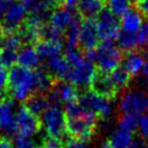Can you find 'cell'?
<instances>
[{
	"label": "cell",
	"mask_w": 148,
	"mask_h": 148,
	"mask_svg": "<svg viewBox=\"0 0 148 148\" xmlns=\"http://www.w3.org/2000/svg\"><path fill=\"white\" fill-rule=\"evenodd\" d=\"M139 0H130V2H134V3H137Z\"/></svg>",
	"instance_id": "bcb514c9"
},
{
	"label": "cell",
	"mask_w": 148,
	"mask_h": 148,
	"mask_svg": "<svg viewBox=\"0 0 148 148\" xmlns=\"http://www.w3.org/2000/svg\"><path fill=\"white\" fill-rule=\"evenodd\" d=\"M47 95L50 98L52 105L64 103L66 106L69 103L79 101V99L77 88L72 84L64 81H60V79L55 81L53 87Z\"/></svg>",
	"instance_id": "8fae6325"
},
{
	"label": "cell",
	"mask_w": 148,
	"mask_h": 148,
	"mask_svg": "<svg viewBox=\"0 0 148 148\" xmlns=\"http://www.w3.org/2000/svg\"><path fill=\"white\" fill-rule=\"evenodd\" d=\"M64 148H86V145L83 142L79 140H75V139L70 138L66 143H65Z\"/></svg>",
	"instance_id": "8d00e7d4"
},
{
	"label": "cell",
	"mask_w": 148,
	"mask_h": 148,
	"mask_svg": "<svg viewBox=\"0 0 148 148\" xmlns=\"http://www.w3.org/2000/svg\"><path fill=\"white\" fill-rule=\"evenodd\" d=\"M140 74H142V77H140L142 83L145 84L148 87V61L146 62V64H145V66H144V69Z\"/></svg>",
	"instance_id": "ab89813d"
},
{
	"label": "cell",
	"mask_w": 148,
	"mask_h": 148,
	"mask_svg": "<svg viewBox=\"0 0 148 148\" xmlns=\"http://www.w3.org/2000/svg\"><path fill=\"white\" fill-rule=\"evenodd\" d=\"M99 148H112V146H111L110 143L107 140V142H105V143H102L101 146H100Z\"/></svg>",
	"instance_id": "7bdbcfd3"
},
{
	"label": "cell",
	"mask_w": 148,
	"mask_h": 148,
	"mask_svg": "<svg viewBox=\"0 0 148 148\" xmlns=\"http://www.w3.org/2000/svg\"><path fill=\"white\" fill-rule=\"evenodd\" d=\"M77 16L79 15H76L72 10H68L65 8L58 9L53 11L50 15L48 25L53 29H56L57 32L63 34L72 25L74 21L77 18Z\"/></svg>",
	"instance_id": "2e32d148"
},
{
	"label": "cell",
	"mask_w": 148,
	"mask_h": 148,
	"mask_svg": "<svg viewBox=\"0 0 148 148\" xmlns=\"http://www.w3.org/2000/svg\"><path fill=\"white\" fill-rule=\"evenodd\" d=\"M133 134L122 130H116L108 140L112 148H127L133 142Z\"/></svg>",
	"instance_id": "d4e9b609"
},
{
	"label": "cell",
	"mask_w": 148,
	"mask_h": 148,
	"mask_svg": "<svg viewBox=\"0 0 148 148\" xmlns=\"http://www.w3.org/2000/svg\"><path fill=\"white\" fill-rule=\"evenodd\" d=\"M12 5H13V0H0V18L5 16Z\"/></svg>",
	"instance_id": "d590c367"
},
{
	"label": "cell",
	"mask_w": 148,
	"mask_h": 148,
	"mask_svg": "<svg viewBox=\"0 0 148 148\" xmlns=\"http://www.w3.org/2000/svg\"><path fill=\"white\" fill-rule=\"evenodd\" d=\"M122 51L114 42H102L96 48L95 63L100 72L110 74L122 63Z\"/></svg>",
	"instance_id": "5b68a950"
},
{
	"label": "cell",
	"mask_w": 148,
	"mask_h": 148,
	"mask_svg": "<svg viewBox=\"0 0 148 148\" xmlns=\"http://www.w3.org/2000/svg\"><path fill=\"white\" fill-rule=\"evenodd\" d=\"M0 148H13V143L5 136H0Z\"/></svg>",
	"instance_id": "f35d334b"
},
{
	"label": "cell",
	"mask_w": 148,
	"mask_h": 148,
	"mask_svg": "<svg viewBox=\"0 0 148 148\" xmlns=\"http://www.w3.org/2000/svg\"><path fill=\"white\" fill-rule=\"evenodd\" d=\"M64 59L69 64V72L65 82L72 84L75 87H90L97 72L95 64L87 60L76 49H68Z\"/></svg>",
	"instance_id": "3957f363"
},
{
	"label": "cell",
	"mask_w": 148,
	"mask_h": 148,
	"mask_svg": "<svg viewBox=\"0 0 148 148\" xmlns=\"http://www.w3.org/2000/svg\"><path fill=\"white\" fill-rule=\"evenodd\" d=\"M13 111V100L9 97H5L0 102V131H3L5 133L10 135L18 133L15 113Z\"/></svg>",
	"instance_id": "5bb4252c"
},
{
	"label": "cell",
	"mask_w": 148,
	"mask_h": 148,
	"mask_svg": "<svg viewBox=\"0 0 148 148\" xmlns=\"http://www.w3.org/2000/svg\"><path fill=\"white\" fill-rule=\"evenodd\" d=\"M22 37L18 33L5 35L0 44V63L8 68H12L18 60V51L22 45Z\"/></svg>",
	"instance_id": "ba28073f"
},
{
	"label": "cell",
	"mask_w": 148,
	"mask_h": 148,
	"mask_svg": "<svg viewBox=\"0 0 148 148\" xmlns=\"http://www.w3.org/2000/svg\"><path fill=\"white\" fill-rule=\"evenodd\" d=\"M146 55L148 56V45H147V46H146Z\"/></svg>",
	"instance_id": "c3c4849f"
},
{
	"label": "cell",
	"mask_w": 148,
	"mask_h": 148,
	"mask_svg": "<svg viewBox=\"0 0 148 148\" xmlns=\"http://www.w3.org/2000/svg\"><path fill=\"white\" fill-rule=\"evenodd\" d=\"M119 110L122 114L138 116L148 113V90L146 88L134 87L124 92L119 101Z\"/></svg>",
	"instance_id": "277c9868"
},
{
	"label": "cell",
	"mask_w": 148,
	"mask_h": 148,
	"mask_svg": "<svg viewBox=\"0 0 148 148\" xmlns=\"http://www.w3.org/2000/svg\"><path fill=\"white\" fill-rule=\"evenodd\" d=\"M40 0H21V3L24 5V7H26V8H32L33 5H35L37 2H39Z\"/></svg>",
	"instance_id": "b9f144b4"
},
{
	"label": "cell",
	"mask_w": 148,
	"mask_h": 148,
	"mask_svg": "<svg viewBox=\"0 0 148 148\" xmlns=\"http://www.w3.org/2000/svg\"><path fill=\"white\" fill-rule=\"evenodd\" d=\"M65 144L63 143L62 138H57V137H51L47 135L45 138L42 139L40 148H64Z\"/></svg>",
	"instance_id": "4dcf8cb0"
},
{
	"label": "cell",
	"mask_w": 148,
	"mask_h": 148,
	"mask_svg": "<svg viewBox=\"0 0 148 148\" xmlns=\"http://www.w3.org/2000/svg\"><path fill=\"white\" fill-rule=\"evenodd\" d=\"M47 61V66L50 70L52 74L56 77L60 81H64L66 79L68 76V72H69V64L65 61L64 57L61 56H57L53 58H50Z\"/></svg>",
	"instance_id": "7402d4cb"
},
{
	"label": "cell",
	"mask_w": 148,
	"mask_h": 148,
	"mask_svg": "<svg viewBox=\"0 0 148 148\" xmlns=\"http://www.w3.org/2000/svg\"><path fill=\"white\" fill-rule=\"evenodd\" d=\"M116 42H118V47L121 50H124L126 52L135 51V49L138 47L136 34L133 35V34H125V33L121 32L120 36L116 39Z\"/></svg>",
	"instance_id": "83f0119b"
},
{
	"label": "cell",
	"mask_w": 148,
	"mask_h": 148,
	"mask_svg": "<svg viewBox=\"0 0 148 148\" xmlns=\"http://www.w3.org/2000/svg\"><path fill=\"white\" fill-rule=\"evenodd\" d=\"M9 84V71L0 63V90L2 92Z\"/></svg>",
	"instance_id": "836d02e7"
},
{
	"label": "cell",
	"mask_w": 148,
	"mask_h": 148,
	"mask_svg": "<svg viewBox=\"0 0 148 148\" xmlns=\"http://www.w3.org/2000/svg\"><path fill=\"white\" fill-rule=\"evenodd\" d=\"M16 130L20 136L31 137L42 129V121L37 116L33 114L25 106H21L15 112Z\"/></svg>",
	"instance_id": "30bf717a"
},
{
	"label": "cell",
	"mask_w": 148,
	"mask_h": 148,
	"mask_svg": "<svg viewBox=\"0 0 148 148\" xmlns=\"http://www.w3.org/2000/svg\"><path fill=\"white\" fill-rule=\"evenodd\" d=\"M64 112L66 118V134L69 138L83 143L92 139L96 132L99 118L83 108L79 101L66 105Z\"/></svg>",
	"instance_id": "6da1fadb"
},
{
	"label": "cell",
	"mask_w": 148,
	"mask_h": 148,
	"mask_svg": "<svg viewBox=\"0 0 148 148\" xmlns=\"http://www.w3.org/2000/svg\"><path fill=\"white\" fill-rule=\"evenodd\" d=\"M81 24H82V21H81L79 16H77V18L74 21L72 25L64 33V39L68 49H76V47L79 45Z\"/></svg>",
	"instance_id": "cb8c5ba5"
},
{
	"label": "cell",
	"mask_w": 148,
	"mask_h": 148,
	"mask_svg": "<svg viewBox=\"0 0 148 148\" xmlns=\"http://www.w3.org/2000/svg\"><path fill=\"white\" fill-rule=\"evenodd\" d=\"M138 130H139L140 138L148 144V113L140 116Z\"/></svg>",
	"instance_id": "d6a6232c"
},
{
	"label": "cell",
	"mask_w": 148,
	"mask_h": 148,
	"mask_svg": "<svg viewBox=\"0 0 148 148\" xmlns=\"http://www.w3.org/2000/svg\"><path fill=\"white\" fill-rule=\"evenodd\" d=\"M79 102L83 108L96 114L99 119L108 118L112 111L111 100L99 96L92 90L83 92V95L79 96Z\"/></svg>",
	"instance_id": "9c48e42d"
},
{
	"label": "cell",
	"mask_w": 148,
	"mask_h": 148,
	"mask_svg": "<svg viewBox=\"0 0 148 148\" xmlns=\"http://www.w3.org/2000/svg\"><path fill=\"white\" fill-rule=\"evenodd\" d=\"M139 119L140 116H134V114H122L118 120V127L119 130L133 134L138 129Z\"/></svg>",
	"instance_id": "484cf974"
},
{
	"label": "cell",
	"mask_w": 148,
	"mask_h": 148,
	"mask_svg": "<svg viewBox=\"0 0 148 148\" xmlns=\"http://www.w3.org/2000/svg\"><path fill=\"white\" fill-rule=\"evenodd\" d=\"M1 33H2V25H0V35H1Z\"/></svg>",
	"instance_id": "7dc6e473"
},
{
	"label": "cell",
	"mask_w": 148,
	"mask_h": 148,
	"mask_svg": "<svg viewBox=\"0 0 148 148\" xmlns=\"http://www.w3.org/2000/svg\"><path fill=\"white\" fill-rule=\"evenodd\" d=\"M27 16V8L24 7L21 2L16 3L13 2V5L10 7L8 12L3 16V23H2V34H13L16 33L20 27L25 23Z\"/></svg>",
	"instance_id": "7c38bea8"
},
{
	"label": "cell",
	"mask_w": 148,
	"mask_h": 148,
	"mask_svg": "<svg viewBox=\"0 0 148 148\" xmlns=\"http://www.w3.org/2000/svg\"><path fill=\"white\" fill-rule=\"evenodd\" d=\"M48 1H50V2L53 5H57L58 3H59V2H60V1H62V0H48Z\"/></svg>",
	"instance_id": "ee69618b"
},
{
	"label": "cell",
	"mask_w": 148,
	"mask_h": 148,
	"mask_svg": "<svg viewBox=\"0 0 148 148\" xmlns=\"http://www.w3.org/2000/svg\"><path fill=\"white\" fill-rule=\"evenodd\" d=\"M99 36H98L97 25H96V20H84L81 24V29H79V45L81 48L85 51L94 50L96 49L99 45Z\"/></svg>",
	"instance_id": "4fadbf2b"
},
{
	"label": "cell",
	"mask_w": 148,
	"mask_h": 148,
	"mask_svg": "<svg viewBox=\"0 0 148 148\" xmlns=\"http://www.w3.org/2000/svg\"><path fill=\"white\" fill-rule=\"evenodd\" d=\"M79 0H62V3L64 5L65 9L68 10H73L75 8H77Z\"/></svg>",
	"instance_id": "74e56055"
},
{
	"label": "cell",
	"mask_w": 148,
	"mask_h": 148,
	"mask_svg": "<svg viewBox=\"0 0 148 148\" xmlns=\"http://www.w3.org/2000/svg\"><path fill=\"white\" fill-rule=\"evenodd\" d=\"M42 125L48 136L61 138L66 134V118L59 105L51 107L42 116Z\"/></svg>",
	"instance_id": "8992f818"
},
{
	"label": "cell",
	"mask_w": 148,
	"mask_h": 148,
	"mask_svg": "<svg viewBox=\"0 0 148 148\" xmlns=\"http://www.w3.org/2000/svg\"><path fill=\"white\" fill-rule=\"evenodd\" d=\"M51 100L47 94H34L25 101L24 106L35 116L44 114L51 107Z\"/></svg>",
	"instance_id": "44dd1931"
},
{
	"label": "cell",
	"mask_w": 148,
	"mask_h": 148,
	"mask_svg": "<svg viewBox=\"0 0 148 148\" xmlns=\"http://www.w3.org/2000/svg\"><path fill=\"white\" fill-rule=\"evenodd\" d=\"M42 58L39 57L35 47L27 45L25 47H22L18 55V65L25 68V69L35 70L40 64Z\"/></svg>",
	"instance_id": "ac0fdd59"
},
{
	"label": "cell",
	"mask_w": 148,
	"mask_h": 148,
	"mask_svg": "<svg viewBox=\"0 0 148 148\" xmlns=\"http://www.w3.org/2000/svg\"><path fill=\"white\" fill-rule=\"evenodd\" d=\"M145 145H146V143L142 138H134L132 144L127 148H144Z\"/></svg>",
	"instance_id": "60d3db41"
},
{
	"label": "cell",
	"mask_w": 148,
	"mask_h": 148,
	"mask_svg": "<svg viewBox=\"0 0 148 148\" xmlns=\"http://www.w3.org/2000/svg\"><path fill=\"white\" fill-rule=\"evenodd\" d=\"M146 64L145 57L138 51H131L127 52L124 59L122 60L121 66L131 75L136 76L139 73H142L144 66Z\"/></svg>",
	"instance_id": "d6986e66"
},
{
	"label": "cell",
	"mask_w": 148,
	"mask_h": 148,
	"mask_svg": "<svg viewBox=\"0 0 148 148\" xmlns=\"http://www.w3.org/2000/svg\"><path fill=\"white\" fill-rule=\"evenodd\" d=\"M110 76L112 82L116 85V87L118 88L119 92L129 86L130 82H131V77H132L122 66H119L112 73H110Z\"/></svg>",
	"instance_id": "4316f807"
},
{
	"label": "cell",
	"mask_w": 148,
	"mask_h": 148,
	"mask_svg": "<svg viewBox=\"0 0 148 148\" xmlns=\"http://www.w3.org/2000/svg\"><path fill=\"white\" fill-rule=\"evenodd\" d=\"M143 23V15L136 9H130L121 16V32L135 35L140 29Z\"/></svg>",
	"instance_id": "e0dca14e"
},
{
	"label": "cell",
	"mask_w": 148,
	"mask_h": 148,
	"mask_svg": "<svg viewBox=\"0 0 148 148\" xmlns=\"http://www.w3.org/2000/svg\"><path fill=\"white\" fill-rule=\"evenodd\" d=\"M98 36L102 42H113L121 34L120 20L109 10H103L96 20Z\"/></svg>",
	"instance_id": "52a82bcc"
},
{
	"label": "cell",
	"mask_w": 148,
	"mask_h": 148,
	"mask_svg": "<svg viewBox=\"0 0 148 148\" xmlns=\"http://www.w3.org/2000/svg\"><path fill=\"white\" fill-rule=\"evenodd\" d=\"M13 148H40L34 140L29 137H23V136H18L14 138Z\"/></svg>",
	"instance_id": "f546056e"
},
{
	"label": "cell",
	"mask_w": 148,
	"mask_h": 148,
	"mask_svg": "<svg viewBox=\"0 0 148 148\" xmlns=\"http://www.w3.org/2000/svg\"><path fill=\"white\" fill-rule=\"evenodd\" d=\"M130 5V0H107L108 10L118 18L122 16L131 9Z\"/></svg>",
	"instance_id": "f1b7e54d"
},
{
	"label": "cell",
	"mask_w": 148,
	"mask_h": 148,
	"mask_svg": "<svg viewBox=\"0 0 148 148\" xmlns=\"http://www.w3.org/2000/svg\"><path fill=\"white\" fill-rule=\"evenodd\" d=\"M38 70H29L13 65L9 71V95L15 100L26 101L37 92Z\"/></svg>",
	"instance_id": "7a4b0ae2"
},
{
	"label": "cell",
	"mask_w": 148,
	"mask_h": 148,
	"mask_svg": "<svg viewBox=\"0 0 148 148\" xmlns=\"http://www.w3.org/2000/svg\"><path fill=\"white\" fill-rule=\"evenodd\" d=\"M90 88L92 92H96L97 95L102 96L109 100L113 99L119 92L118 88L111 79L110 74L103 73L100 71L96 72V75L90 84Z\"/></svg>",
	"instance_id": "9a60e30c"
},
{
	"label": "cell",
	"mask_w": 148,
	"mask_h": 148,
	"mask_svg": "<svg viewBox=\"0 0 148 148\" xmlns=\"http://www.w3.org/2000/svg\"><path fill=\"white\" fill-rule=\"evenodd\" d=\"M3 98H5V96H3V94H2V92L0 90V102H1V100H2Z\"/></svg>",
	"instance_id": "f6af8a7d"
},
{
	"label": "cell",
	"mask_w": 148,
	"mask_h": 148,
	"mask_svg": "<svg viewBox=\"0 0 148 148\" xmlns=\"http://www.w3.org/2000/svg\"><path fill=\"white\" fill-rule=\"evenodd\" d=\"M136 10L148 18V0H139L136 3Z\"/></svg>",
	"instance_id": "e575fe53"
},
{
	"label": "cell",
	"mask_w": 148,
	"mask_h": 148,
	"mask_svg": "<svg viewBox=\"0 0 148 148\" xmlns=\"http://www.w3.org/2000/svg\"><path fill=\"white\" fill-rule=\"evenodd\" d=\"M105 5L106 0H79L77 11L85 20H95L105 10Z\"/></svg>",
	"instance_id": "ffe728a7"
},
{
	"label": "cell",
	"mask_w": 148,
	"mask_h": 148,
	"mask_svg": "<svg viewBox=\"0 0 148 148\" xmlns=\"http://www.w3.org/2000/svg\"><path fill=\"white\" fill-rule=\"evenodd\" d=\"M35 48H36L37 52L42 59L48 60L50 58L60 56V52L62 50V42L40 40V42H37Z\"/></svg>",
	"instance_id": "603a6c76"
},
{
	"label": "cell",
	"mask_w": 148,
	"mask_h": 148,
	"mask_svg": "<svg viewBox=\"0 0 148 148\" xmlns=\"http://www.w3.org/2000/svg\"><path fill=\"white\" fill-rule=\"evenodd\" d=\"M136 38H137V44L139 46H147L148 45V18L145 21L142 25V27L139 29L137 34H136Z\"/></svg>",
	"instance_id": "1f68e13d"
}]
</instances>
